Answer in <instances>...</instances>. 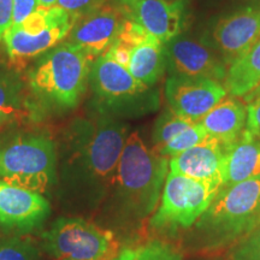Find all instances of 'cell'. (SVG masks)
I'll return each instance as SVG.
<instances>
[{
	"label": "cell",
	"instance_id": "obj_1",
	"mask_svg": "<svg viewBox=\"0 0 260 260\" xmlns=\"http://www.w3.org/2000/svg\"><path fill=\"white\" fill-rule=\"evenodd\" d=\"M122 119L92 110L75 118L57 148L56 191L71 212H92L103 206L115 181L129 136Z\"/></svg>",
	"mask_w": 260,
	"mask_h": 260
},
{
	"label": "cell",
	"instance_id": "obj_2",
	"mask_svg": "<svg viewBox=\"0 0 260 260\" xmlns=\"http://www.w3.org/2000/svg\"><path fill=\"white\" fill-rule=\"evenodd\" d=\"M168 172L169 158L149 148L138 132L129 134L103 204L107 222L130 230L149 220L160 201Z\"/></svg>",
	"mask_w": 260,
	"mask_h": 260
},
{
	"label": "cell",
	"instance_id": "obj_3",
	"mask_svg": "<svg viewBox=\"0 0 260 260\" xmlns=\"http://www.w3.org/2000/svg\"><path fill=\"white\" fill-rule=\"evenodd\" d=\"M260 177L222 186L207 210L186 233L188 252L201 255L229 249L259 225Z\"/></svg>",
	"mask_w": 260,
	"mask_h": 260
},
{
	"label": "cell",
	"instance_id": "obj_4",
	"mask_svg": "<svg viewBox=\"0 0 260 260\" xmlns=\"http://www.w3.org/2000/svg\"><path fill=\"white\" fill-rule=\"evenodd\" d=\"M94 61L64 41L40 56L28 74V86L44 111L65 112L79 105Z\"/></svg>",
	"mask_w": 260,
	"mask_h": 260
},
{
	"label": "cell",
	"instance_id": "obj_5",
	"mask_svg": "<svg viewBox=\"0 0 260 260\" xmlns=\"http://www.w3.org/2000/svg\"><path fill=\"white\" fill-rule=\"evenodd\" d=\"M57 181V147L46 132L19 130L0 138V182L46 197Z\"/></svg>",
	"mask_w": 260,
	"mask_h": 260
},
{
	"label": "cell",
	"instance_id": "obj_6",
	"mask_svg": "<svg viewBox=\"0 0 260 260\" xmlns=\"http://www.w3.org/2000/svg\"><path fill=\"white\" fill-rule=\"evenodd\" d=\"M88 83L93 95L90 109L122 121L157 111L160 104L158 90L136 80L109 52L93 63Z\"/></svg>",
	"mask_w": 260,
	"mask_h": 260
},
{
	"label": "cell",
	"instance_id": "obj_7",
	"mask_svg": "<svg viewBox=\"0 0 260 260\" xmlns=\"http://www.w3.org/2000/svg\"><path fill=\"white\" fill-rule=\"evenodd\" d=\"M223 183L199 181L168 172L160 201L149 218V228L161 237H176L189 232L207 210Z\"/></svg>",
	"mask_w": 260,
	"mask_h": 260
},
{
	"label": "cell",
	"instance_id": "obj_8",
	"mask_svg": "<svg viewBox=\"0 0 260 260\" xmlns=\"http://www.w3.org/2000/svg\"><path fill=\"white\" fill-rule=\"evenodd\" d=\"M42 247L54 260H115L122 248L111 229L77 216L54 220Z\"/></svg>",
	"mask_w": 260,
	"mask_h": 260
},
{
	"label": "cell",
	"instance_id": "obj_9",
	"mask_svg": "<svg viewBox=\"0 0 260 260\" xmlns=\"http://www.w3.org/2000/svg\"><path fill=\"white\" fill-rule=\"evenodd\" d=\"M170 76L224 81L226 64L207 42L177 35L164 44Z\"/></svg>",
	"mask_w": 260,
	"mask_h": 260
},
{
	"label": "cell",
	"instance_id": "obj_10",
	"mask_svg": "<svg viewBox=\"0 0 260 260\" xmlns=\"http://www.w3.org/2000/svg\"><path fill=\"white\" fill-rule=\"evenodd\" d=\"M260 39V4L248 5L216 22L207 44L226 67L240 59Z\"/></svg>",
	"mask_w": 260,
	"mask_h": 260
},
{
	"label": "cell",
	"instance_id": "obj_11",
	"mask_svg": "<svg viewBox=\"0 0 260 260\" xmlns=\"http://www.w3.org/2000/svg\"><path fill=\"white\" fill-rule=\"evenodd\" d=\"M51 214L45 195L0 182V228L27 234L40 229Z\"/></svg>",
	"mask_w": 260,
	"mask_h": 260
},
{
	"label": "cell",
	"instance_id": "obj_12",
	"mask_svg": "<svg viewBox=\"0 0 260 260\" xmlns=\"http://www.w3.org/2000/svg\"><path fill=\"white\" fill-rule=\"evenodd\" d=\"M228 95L225 87L209 79L169 76L165 98L169 109L198 122Z\"/></svg>",
	"mask_w": 260,
	"mask_h": 260
},
{
	"label": "cell",
	"instance_id": "obj_13",
	"mask_svg": "<svg viewBox=\"0 0 260 260\" xmlns=\"http://www.w3.org/2000/svg\"><path fill=\"white\" fill-rule=\"evenodd\" d=\"M117 6L126 19L162 44L181 34L184 11L182 0H117Z\"/></svg>",
	"mask_w": 260,
	"mask_h": 260
},
{
	"label": "cell",
	"instance_id": "obj_14",
	"mask_svg": "<svg viewBox=\"0 0 260 260\" xmlns=\"http://www.w3.org/2000/svg\"><path fill=\"white\" fill-rule=\"evenodd\" d=\"M124 21L125 17L118 6L104 5L75 22L68 35V42L95 61L112 46Z\"/></svg>",
	"mask_w": 260,
	"mask_h": 260
},
{
	"label": "cell",
	"instance_id": "obj_15",
	"mask_svg": "<svg viewBox=\"0 0 260 260\" xmlns=\"http://www.w3.org/2000/svg\"><path fill=\"white\" fill-rule=\"evenodd\" d=\"M74 24L75 19L69 14L54 6L50 24L41 32L28 35L17 27H10L3 39L10 60L15 64H22L42 56L59 45L69 35Z\"/></svg>",
	"mask_w": 260,
	"mask_h": 260
},
{
	"label": "cell",
	"instance_id": "obj_16",
	"mask_svg": "<svg viewBox=\"0 0 260 260\" xmlns=\"http://www.w3.org/2000/svg\"><path fill=\"white\" fill-rule=\"evenodd\" d=\"M225 149L209 136L201 144L169 159V172L199 181H220L223 183Z\"/></svg>",
	"mask_w": 260,
	"mask_h": 260
},
{
	"label": "cell",
	"instance_id": "obj_17",
	"mask_svg": "<svg viewBox=\"0 0 260 260\" xmlns=\"http://www.w3.org/2000/svg\"><path fill=\"white\" fill-rule=\"evenodd\" d=\"M42 115L27 82L15 71L0 69V129Z\"/></svg>",
	"mask_w": 260,
	"mask_h": 260
},
{
	"label": "cell",
	"instance_id": "obj_18",
	"mask_svg": "<svg viewBox=\"0 0 260 260\" xmlns=\"http://www.w3.org/2000/svg\"><path fill=\"white\" fill-rule=\"evenodd\" d=\"M198 122L226 151L242 138L247 122V107L236 96L226 95Z\"/></svg>",
	"mask_w": 260,
	"mask_h": 260
},
{
	"label": "cell",
	"instance_id": "obj_19",
	"mask_svg": "<svg viewBox=\"0 0 260 260\" xmlns=\"http://www.w3.org/2000/svg\"><path fill=\"white\" fill-rule=\"evenodd\" d=\"M260 177V140L243 133L242 138L225 151L223 186Z\"/></svg>",
	"mask_w": 260,
	"mask_h": 260
},
{
	"label": "cell",
	"instance_id": "obj_20",
	"mask_svg": "<svg viewBox=\"0 0 260 260\" xmlns=\"http://www.w3.org/2000/svg\"><path fill=\"white\" fill-rule=\"evenodd\" d=\"M126 69L140 82L154 87L167 69L164 44L149 35L133 48Z\"/></svg>",
	"mask_w": 260,
	"mask_h": 260
},
{
	"label": "cell",
	"instance_id": "obj_21",
	"mask_svg": "<svg viewBox=\"0 0 260 260\" xmlns=\"http://www.w3.org/2000/svg\"><path fill=\"white\" fill-rule=\"evenodd\" d=\"M223 86L230 95L243 98L260 86V39L251 50L230 65Z\"/></svg>",
	"mask_w": 260,
	"mask_h": 260
},
{
	"label": "cell",
	"instance_id": "obj_22",
	"mask_svg": "<svg viewBox=\"0 0 260 260\" xmlns=\"http://www.w3.org/2000/svg\"><path fill=\"white\" fill-rule=\"evenodd\" d=\"M115 260H183V251L162 239L122 247Z\"/></svg>",
	"mask_w": 260,
	"mask_h": 260
},
{
	"label": "cell",
	"instance_id": "obj_23",
	"mask_svg": "<svg viewBox=\"0 0 260 260\" xmlns=\"http://www.w3.org/2000/svg\"><path fill=\"white\" fill-rule=\"evenodd\" d=\"M194 121L181 116L172 111L171 109L165 110L154 123L153 133H152V140H153V149L158 152L170 140H172L177 134L183 132L184 129L189 128L194 124Z\"/></svg>",
	"mask_w": 260,
	"mask_h": 260
},
{
	"label": "cell",
	"instance_id": "obj_24",
	"mask_svg": "<svg viewBox=\"0 0 260 260\" xmlns=\"http://www.w3.org/2000/svg\"><path fill=\"white\" fill-rule=\"evenodd\" d=\"M209 138V134L206 130L203 128V125L199 122H195L189 128L184 129L180 134H177L174 139L170 140L167 145L161 149H159L158 153L161 154L162 157L172 158L181 154L182 152L187 151L194 146L201 144Z\"/></svg>",
	"mask_w": 260,
	"mask_h": 260
},
{
	"label": "cell",
	"instance_id": "obj_25",
	"mask_svg": "<svg viewBox=\"0 0 260 260\" xmlns=\"http://www.w3.org/2000/svg\"><path fill=\"white\" fill-rule=\"evenodd\" d=\"M0 260H40V253L27 237H0Z\"/></svg>",
	"mask_w": 260,
	"mask_h": 260
},
{
	"label": "cell",
	"instance_id": "obj_26",
	"mask_svg": "<svg viewBox=\"0 0 260 260\" xmlns=\"http://www.w3.org/2000/svg\"><path fill=\"white\" fill-rule=\"evenodd\" d=\"M225 260H260V225L230 247Z\"/></svg>",
	"mask_w": 260,
	"mask_h": 260
},
{
	"label": "cell",
	"instance_id": "obj_27",
	"mask_svg": "<svg viewBox=\"0 0 260 260\" xmlns=\"http://www.w3.org/2000/svg\"><path fill=\"white\" fill-rule=\"evenodd\" d=\"M247 107L245 134L260 140V86L243 96Z\"/></svg>",
	"mask_w": 260,
	"mask_h": 260
},
{
	"label": "cell",
	"instance_id": "obj_28",
	"mask_svg": "<svg viewBox=\"0 0 260 260\" xmlns=\"http://www.w3.org/2000/svg\"><path fill=\"white\" fill-rule=\"evenodd\" d=\"M105 3L106 0H57L56 6L69 14L76 22L79 18L100 9Z\"/></svg>",
	"mask_w": 260,
	"mask_h": 260
},
{
	"label": "cell",
	"instance_id": "obj_29",
	"mask_svg": "<svg viewBox=\"0 0 260 260\" xmlns=\"http://www.w3.org/2000/svg\"><path fill=\"white\" fill-rule=\"evenodd\" d=\"M38 8V0H12V23L10 27L23 23Z\"/></svg>",
	"mask_w": 260,
	"mask_h": 260
},
{
	"label": "cell",
	"instance_id": "obj_30",
	"mask_svg": "<svg viewBox=\"0 0 260 260\" xmlns=\"http://www.w3.org/2000/svg\"><path fill=\"white\" fill-rule=\"evenodd\" d=\"M12 23V0H0V41Z\"/></svg>",
	"mask_w": 260,
	"mask_h": 260
},
{
	"label": "cell",
	"instance_id": "obj_31",
	"mask_svg": "<svg viewBox=\"0 0 260 260\" xmlns=\"http://www.w3.org/2000/svg\"><path fill=\"white\" fill-rule=\"evenodd\" d=\"M38 3L40 8H46V9L53 8V6L57 5V0H38Z\"/></svg>",
	"mask_w": 260,
	"mask_h": 260
},
{
	"label": "cell",
	"instance_id": "obj_32",
	"mask_svg": "<svg viewBox=\"0 0 260 260\" xmlns=\"http://www.w3.org/2000/svg\"><path fill=\"white\" fill-rule=\"evenodd\" d=\"M234 2L241 3V4H246V6L260 4V0H234Z\"/></svg>",
	"mask_w": 260,
	"mask_h": 260
},
{
	"label": "cell",
	"instance_id": "obj_33",
	"mask_svg": "<svg viewBox=\"0 0 260 260\" xmlns=\"http://www.w3.org/2000/svg\"><path fill=\"white\" fill-rule=\"evenodd\" d=\"M199 260H212V259H206V258H204V259H199Z\"/></svg>",
	"mask_w": 260,
	"mask_h": 260
},
{
	"label": "cell",
	"instance_id": "obj_34",
	"mask_svg": "<svg viewBox=\"0 0 260 260\" xmlns=\"http://www.w3.org/2000/svg\"><path fill=\"white\" fill-rule=\"evenodd\" d=\"M258 224L260 225V217H259V222H258Z\"/></svg>",
	"mask_w": 260,
	"mask_h": 260
}]
</instances>
